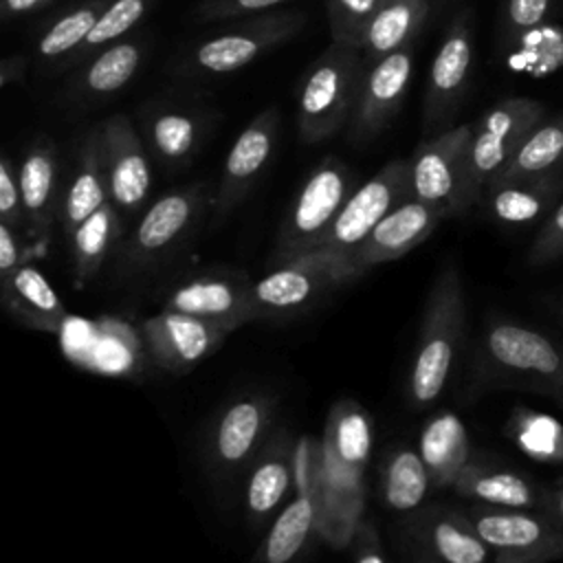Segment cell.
Returning a JSON list of instances; mask_svg holds the SVG:
<instances>
[{"mask_svg": "<svg viewBox=\"0 0 563 563\" xmlns=\"http://www.w3.org/2000/svg\"><path fill=\"white\" fill-rule=\"evenodd\" d=\"M372 438L369 413L358 402L341 400L330 409L321 438L314 501L317 530L336 548L350 543L361 523Z\"/></svg>", "mask_w": 563, "mask_h": 563, "instance_id": "6da1fadb", "label": "cell"}, {"mask_svg": "<svg viewBox=\"0 0 563 563\" xmlns=\"http://www.w3.org/2000/svg\"><path fill=\"white\" fill-rule=\"evenodd\" d=\"M466 306L460 273L444 268L429 292L418 347L409 374V398L413 405H431L444 389L457 345L464 332Z\"/></svg>", "mask_w": 563, "mask_h": 563, "instance_id": "7a4b0ae2", "label": "cell"}, {"mask_svg": "<svg viewBox=\"0 0 563 563\" xmlns=\"http://www.w3.org/2000/svg\"><path fill=\"white\" fill-rule=\"evenodd\" d=\"M363 75L361 48L334 42L308 66L297 99V130L303 143H323L347 123Z\"/></svg>", "mask_w": 563, "mask_h": 563, "instance_id": "3957f363", "label": "cell"}, {"mask_svg": "<svg viewBox=\"0 0 563 563\" xmlns=\"http://www.w3.org/2000/svg\"><path fill=\"white\" fill-rule=\"evenodd\" d=\"M306 24L303 11H266L249 15L191 44L174 64L178 77H218L249 66L266 51L288 42Z\"/></svg>", "mask_w": 563, "mask_h": 563, "instance_id": "277c9868", "label": "cell"}, {"mask_svg": "<svg viewBox=\"0 0 563 563\" xmlns=\"http://www.w3.org/2000/svg\"><path fill=\"white\" fill-rule=\"evenodd\" d=\"M354 189L356 176L352 169L341 158L325 156L308 174L282 220L273 260L282 264L321 249L323 238Z\"/></svg>", "mask_w": 563, "mask_h": 563, "instance_id": "5b68a950", "label": "cell"}, {"mask_svg": "<svg viewBox=\"0 0 563 563\" xmlns=\"http://www.w3.org/2000/svg\"><path fill=\"white\" fill-rule=\"evenodd\" d=\"M545 106L530 97H510L486 110L473 123L466 150V209L482 200L490 180L510 163L528 134L543 121Z\"/></svg>", "mask_w": 563, "mask_h": 563, "instance_id": "8992f818", "label": "cell"}, {"mask_svg": "<svg viewBox=\"0 0 563 563\" xmlns=\"http://www.w3.org/2000/svg\"><path fill=\"white\" fill-rule=\"evenodd\" d=\"M486 363L508 383L534 389L563 407V343L528 325L499 321L484 334Z\"/></svg>", "mask_w": 563, "mask_h": 563, "instance_id": "52a82bcc", "label": "cell"}, {"mask_svg": "<svg viewBox=\"0 0 563 563\" xmlns=\"http://www.w3.org/2000/svg\"><path fill=\"white\" fill-rule=\"evenodd\" d=\"M352 277L347 262L328 249L286 260L249 286L251 321L297 312Z\"/></svg>", "mask_w": 563, "mask_h": 563, "instance_id": "ba28073f", "label": "cell"}, {"mask_svg": "<svg viewBox=\"0 0 563 563\" xmlns=\"http://www.w3.org/2000/svg\"><path fill=\"white\" fill-rule=\"evenodd\" d=\"M466 515L493 550V563H550L563 559V528L543 510L473 504Z\"/></svg>", "mask_w": 563, "mask_h": 563, "instance_id": "9c48e42d", "label": "cell"}, {"mask_svg": "<svg viewBox=\"0 0 563 563\" xmlns=\"http://www.w3.org/2000/svg\"><path fill=\"white\" fill-rule=\"evenodd\" d=\"M409 198H413L409 158H391L352 191L323 238L321 249H328L347 262L352 251L372 233V229Z\"/></svg>", "mask_w": 563, "mask_h": 563, "instance_id": "30bf717a", "label": "cell"}, {"mask_svg": "<svg viewBox=\"0 0 563 563\" xmlns=\"http://www.w3.org/2000/svg\"><path fill=\"white\" fill-rule=\"evenodd\" d=\"M471 132V123L451 125L420 141L409 156L413 198L442 209L446 218L466 211L464 180Z\"/></svg>", "mask_w": 563, "mask_h": 563, "instance_id": "8fae6325", "label": "cell"}, {"mask_svg": "<svg viewBox=\"0 0 563 563\" xmlns=\"http://www.w3.org/2000/svg\"><path fill=\"white\" fill-rule=\"evenodd\" d=\"M473 64V33L468 11L457 13L444 31L442 44L429 68L422 128L427 134H438L451 128L455 112L466 95Z\"/></svg>", "mask_w": 563, "mask_h": 563, "instance_id": "7c38bea8", "label": "cell"}, {"mask_svg": "<svg viewBox=\"0 0 563 563\" xmlns=\"http://www.w3.org/2000/svg\"><path fill=\"white\" fill-rule=\"evenodd\" d=\"M207 205V185L196 183L167 191L147 207L125 242V260L134 266L158 262L198 224Z\"/></svg>", "mask_w": 563, "mask_h": 563, "instance_id": "4fadbf2b", "label": "cell"}, {"mask_svg": "<svg viewBox=\"0 0 563 563\" xmlns=\"http://www.w3.org/2000/svg\"><path fill=\"white\" fill-rule=\"evenodd\" d=\"M413 70V44H407L365 68L350 117V141L365 143L380 134L402 108Z\"/></svg>", "mask_w": 563, "mask_h": 563, "instance_id": "5bb4252c", "label": "cell"}, {"mask_svg": "<svg viewBox=\"0 0 563 563\" xmlns=\"http://www.w3.org/2000/svg\"><path fill=\"white\" fill-rule=\"evenodd\" d=\"M279 134L277 108H266L255 114L233 141L213 196L216 218H224L235 205L244 200L260 174L266 169Z\"/></svg>", "mask_w": 563, "mask_h": 563, "instance_id": "9a60e30c", "label": "cell"}, {"mask_svg": "<svg viewBox=\"0 0 563 563\" xmlns=\"http://www.w3.org/2000/svg\"><path fill=\"white\" fill-rule=\"evenodd\" d=\"M101 156L108 176L110 202L119 211H136L152 185L150 158L132 121L123 114H112L99 123Z\"/></svg>", "mask_w": 563, "mask_h": 563, "instance_id": "2e32d148", "label": "cell"}, {"mask_svg": "<svg viewBox=\"0 0 563 563\" xmlns=\"http://www.w3.org/2000/svg\"><path fill=\"white\" fill-rule=\"evenodd\" d=\"M444 218V211L433 205H427L418 198L405 200L394 211H389L352 251L347 257L350 271L361 275L372 266L405 257L409 251L422 244Z\"/></svg>", "mask_w": 563, "mask_h": 563, "instance_id": "e0dca14e", "label": "cell"}, {"mask_svg": "<svg viewBox=\"0 0 563 563\" xmlns=\"http://www.w3.org/2000/svg\"><path fill=\"white\" fill-rule=\"evenodd\" d=\"M143 334L154 361L174 374L189 372L229 334L198 317L163 308L143 323Z\"/></svg>", "mask_w": 563, "mask_h": 563, "instance_id": "ac0fdd59", "label": "cell"}, {"mask_svg": "<svg viewBox=\"0 0 563 563\" xmlns=\"http://www.w3.org/2000/svg\"><path fill=\"white\" fill-rule=\"evenodd\" d=\"M249 286L227 275H202L178 286L165 301L167 310L185 312L231 332L251 321Z\"/></svg>", "mask_w": 563, "mask_h": 563, "instance_id": "d6986e66", "label": "cell"}, {"mask_svg": "<svg viewBox=\"0 0 563 563\" xmlns=\"http://www.w3.org/2000/svg\"><path fill=\"white\" fill-rule=\"evenodd\" d=\"M110 200L108 176L101 156V132L99 125L90 128L79 145L73 180L68 183L59 200V220L64 233L70 235L84 220H88L99 207Z\"/></svg>", "mask_w": 563, "mask_h": 563, "instance_id": "ffe728a7", "label": "cell"}, {"mask_svg": "<svg viewBox=\"0 0 563 563\" xmlns=\"http://www.w3.org/2000/svg\"><path fill=\"white\" fill-rule=\"evenodd\" d=\"M453 488L473 504L517 510H541L545 501V486L510 468L490 466L471 460L455 479Z\"/></svg>", "mask_w": 563, "mask_h": 563, "instance_id": "44dd1931", "label": "cell"}, {"mask_svg": "<svg viewBox=\"0 0 563 563\" xmlns=\"http://www.w3.org/2000/svg\"><path fill=\"white\" fill-rule=\"evenodd\" d=\"M0 286L4 308L26 328L57 332L66 321V308L40 268L22 264L13 273L0 277Z\"/></svg>", "mask_w": 563, "mask_h": 563, "instance_id": "7402d4cb", "label": "cell"}, {"mask_svg": "<svg viewBox=\"0 0 563 563\" xmlns=\"http://www.w3.org/2000/svg\"><path fill=\"white\" fill-rule=\"evenodd\" d=\"M563 191V169L539 174L519 183L488 187L482 198L490 216L504 224H530L548 218Z\"/></svg>", "mask_w": 563, "mask_h": 563, "instance_id": "603a6c76", "label": "cell"}, {"mask_svg": "<svg viewBox=\"0 0 563 563\" xmlns=\"http://www.w3.org/2000/svg\"><path fill=\"white\" fill-rule=\"evenodd\" d=\"M26 227L44 233L57 209V147L48 139L29 145L18 169Z\"/></svg>", "mask_w": 563, "mask_h": 563, "instance_id": "cb8c5ba5", "label": "cell"}, {"mask_svg": "<svg viewBox=\"0 0 563 563\" xmlns=\"http://www.w3.org/2000/svg\"><path fill=\"white\" fill-rule=\"evenodd\" d=\"M422 552L442 563H488L493 550L477 534L468 515L457 510H431L420 517Z\"/></svg>", "mask_w": 563, "mask_h": 563, "instance_id": "d4e9b609", "label": "cell"}, {"mask_svg": "<svg viewBox=\"0 0 563 563\" xmlns=\"http://www.w3.org/2000/svg\"><path fill=\"white\" fill-rule=\"evenodd\" d=\"M143 57L145 46L136 37H123L106 46L81 64L73 84V97L81 101H99L119 92L136 75Z\"/></svg>", "mask_w": 563, "mask_h": 563, "instance_id": "484cf974", "label": "cell"}, {"mask_svg": "<svg viewBox=\"0 0 563 563\" xmlns=\"http://www.w3.org/2000/svg\"><path fill=\"white\" fill-rule=\"evenodd\" d=\"M433 488H449L471 462V444L462 420L451 411L429 418L418 446Z\"/></svg>", "mask_w": 563, "mask_h": 563, "instance_id": "4316f807", "label": "cell"}, {"mask_svg": "<svg viewBox=\"0 0 563 563\" xmlns=\"http://www.w3.org/2000/svg\"><path fill=\"white\" fill-rule=\"evenodd\" d=\"M268 422L264 398L246 396L233 400L218 418L213 429V457L222 468H235L255 451Z\"/></svg>", "mask_w": 563, "mask_h": 563, "instance_id": "83f0119b", "label": "cell"}, {"mask_svg": "<svg viewBox=\"0 0 563 563\" xmlns=\"http://www.w3.org/2000/svg\"><path fill=\"white\" fill-rule=\"evenodd\" d=\"M207 117L185 108H152L145 114V136L152 152L169 167L185 165L202 145Z\"/></svg>", "mask_w": 563, "mask_h": 563, "instance_id": "f1b7e54d", "label": "cell"}, {"mask_svg": "<svg viewBox=\"0 0 563 563\" xmlns=\"http://www.w3.org/2000/svg\"><path fill=\"white\" fill-rule=\"evenodd\" d=\"M427 15L429 0H383L361 46L365 68L407 44H413Z\"/></svg>", "mask_w": 563, "mask_h": 563, "instance_id": "f546056e", "label": "cell"}, {"mask_svg": "<svg viewBox=\"0 0 563 563\" xmlns=\"http://www.w3.org/2000/svg\"><path fill=\"white\" fill-rule=\"evenodd\" d=\"M317 530V501L310 493H299L273 521L251 563H290L306 548Z\"/></svg>", "mask_w": 563, "mask_h": 563, "instance_id": "4dcf8cb0", "label": "cell"}, {"mask_svg": "<svg viewBox=\"0 0 563 563\" xmlns=\"http://www.w3.org/2000/svg\"><path fill=\"white\" fill-rule=\"evenodd\" d=\"M554 169H563V110L556 112L550 121H541L528 134L517 154L490 180L488 187L519 183Z\"/></svg>", "mask_w": 563, "mask_h": 563, "instance_id": "1f68e13d", "label": "cell"}, {"mask_svg": "<svg viewBox=\"0 0 563 563\" xmlns=\"http://www.w3.org/2000/svg\"><path fill=\"white\" fill-rule=\"evenodd\" d=\"M292 464L295 457L282 438L271 442L260 455L251 468L244 495L246 510L253 519H266L282 504L292 482Z\"/></svg>", "mask_w": 563, "mask_h": 563, "instance_id": "d6a6232c", "label": "cell"}, {"mask_svg": "<svg viewBox=\"0 0 563 563\" xmlns=\"http://www.w3.org/2000/svg\"><path fill=\"white\" fill-rule=\"evenodd\" d=\"M121 235L119 209L108 200L68 238L73 244V268L77 284H86L101 268Z\"/></svg>", "mask_w": 563, "mask_h": 563, "instance_id": "836d02e7", "label": "cell"}, {"mask_svg": "<svg viewBox=\"0 0 563 563\" xmlns=\"http://www.w3.org/2000/svg\"><path fill=\"white\" fill-rule=\"evenodd\" d=\"M431 488L429 471L420 451L409 446L394 449L380 468L383 501L396 512L416 510Z\"/></svg>", "mask_w": 563, "mask_h": 563, "instance_id": "e575fe53", "label": "cell"}, {"mask_svg": "<svg viewBox=\"0 0 563 563\" xmlns=\"http://www.w3.org/2000/svg\"><path fill=\"white\" fill-rule=\"evenodd\" d=\"M110 0H84L57 15L37 37L40 62L59 68L64 59L86 40Z\"/></svg>", "mask_w": 563, "mask_h": 563, "instance_id": "d590c367", "label": "cell"}, {"mask_svg": "<svg viewBox=\"0 0 563 563\" xmlns=\"http://www.w3.org/2000/svg\"><path fill=\"white\" fill-rule=\"evenodd\" d=\"M158 0H110L86 40L64 59L59 68L81 66L106 46L123 40L156 4Z\"/></svg>", "mask_w": 563, "mask_h": 563, "instance_id": "8d00e7d4", "label": "cell"}, {"mask_svg": "<svg viewBox=\"0 0 563 563\" xmlns=\"http://www.w3.org/2000/svg\"><path fill=\"white\" fill-rule=\"evenodd\" d=\"M383 0H325L334 44L361 48Z\"/></svg>", "mask_w": 563, "mask_h": 563, "instance_id": "74e56055", "label": "cell"}, {"mask_svg": "<svg viewBox=\"0 0 563 563\" xmlns=\"http://www.w3.org/2000/svg\"><path fill=\"white\" fill-rule=\"evenodd\" d=\"M552 0H504L499 11V44L510 48L530 35L548 15Z\"/></svg>", "mask_w": 563, "mask_h": 563, "instance_id": "f35d334b", "label": "cell"}, {"mask_svg": "<svg viewBox=\"0 0 563 563\" xmlns=\"http://www.w3.org/2000/svg\"><path fill=\"white\" fill-rule=\"evenodd\" d=\"M519 429L515 440L523 446L526 453L539 460H563V429L556 420L545 416H528L517 418Z\"/></svg>", "mask_w": 563, "mask_h": 563, "instance_id": "ab89813d", "label": "cell"}, {"mask_svg": "<svg viewBox=\"0 0 563 563\" xmlns=\"http://www.w3.org/2000/svg\"><path fill=\"white\" fill-rule=\"evenodd\" d=\"M559 257H563V202H559L545 218L528 251V262L532 266H543Z\"/></svg>", "mask_w": 563, "mask_h": 563, "instance_id": "60d3db41", "label": "cell"}, {"mask_svg": "<svg viewBox=\"0 0 563 563\" xmlns=\"http://www.w3.org/2000/svg\"><path fill=\"white\" fill-rule=\"evenodd\" d=\"M288 0H202L194 15L196 20H229V18H249L257 13H266L273 7Z\"/></svg>", "mask_w": 563, "mask_h": 563, "instance_id": "b9f144b4", "label": "cell"}, {"mask_svg": "<svg viewBox=\"0 0 563 563\" xmlns=\"http://www.w3.org/2000/svg\"><path fill=\"white\" fill-rule=\"evenodd\" d=\"M0 220L11 224L15 231L26 224L22 191L18 183V169L13 167L9 156L0 161Z\"/></svg>", "mask_w": 563, "mask_h": 563, "instance_id": "7bdbcfd3", "label": "cell"}, {"mask_svg": "<svg viewBox=\"0 0 563 563\" xmlns=\"http://www.w3.org/2000/svg\"><path fill=\"white\" fill-rule=\"evenodd\" d=\"M354 563H385L378 534L374 526L363 519L354 532Z\"/></svg>", "mask_w": 563, "mask_h": 563, "instance_id": "ee69618b", "label": "cell"}, {"mask_svg": "<svg viewBox=\"0 0 563 563\" xmlns=\"http://www.w3.org/2000/svg\"><path fill=\"white\" fill-rule=\"evenodd\" d=\"M24 264V251L18 242V231L0 220V277Z\"/></svg>", "mask_w": 563, "mask_h": 563, "instance_id": "f6af8a7d", "label": "cell"}, {"mask_svg": "<svg viewBox=\"0 0 563 563\" xmlns=\"http://www.w3.org/2000/svg\"><path fill=\"white\" fill-rule=\"evenodd\" d=\"M26 73V57L24 55H9L0 64V88H9L11 84L22 81Z\"/></svg>", "mask_w": 563, "mask_h": 563, "instance_id": "bcb514c9", "label": "cell"}, {"mask_svg": "<svg viewBox=\"0 0 563 563\" xmlns=\"http://www.w3.org/2000/svg\"><path fill=\"white\" fill-rule=\"evenodd\" d=\"M541 510L563 528V486H545V501Z\"/></svg>", "mask_w": 563, "mask_h": 563, "instance_id": "7dc6e473", "label": "cell"}, {"mask_svg": "<svg viewBox=\"0 0 563 563\" xmlns=\"http://www.w3.org/2000/svg\"><path fill=\"white\" fill-rule=\"evenodd\" d=\"M51 0H2V15L4 18H18L24 13H31Z\"/></svg>", "mask_w": 563, "mask_h": 563, "instance_id": "c3c4849f", "label": "cell"}, {"mask_svg": "<svg viewBox=\"0 0 563 563\" xmlns=\"http://www.w3.org/2000/svg\"><path fill=\"white\" fill-rule=\"evenodd\" d=\"M413 563H438L431 554H427V552H416V556H413Z\"/></svg>", "mask_w": 563, "mask_h": 563, "instance_id": "681fc988", "label": "cell"}]
</instances>
